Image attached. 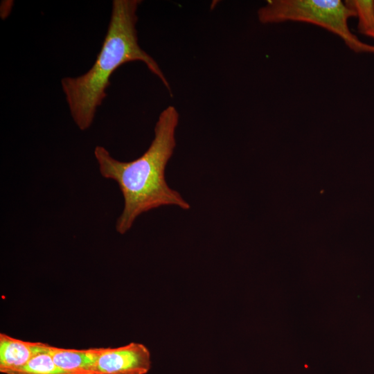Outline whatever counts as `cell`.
<instances>
[{"instance_id": "6da1fadb", "label": "cell", "mask_w": 374, "mask_h": 374, "mask_svg": "<svg viewBox=\"0 0 374 374\" xmlns=\"http://www.w3.org/2000/svg\"><path fill=\"white\" fill-rule=\"evenodd\" d=\"M179 117L174 106L163 109L155 124L150 146L132 161H118L105 147L95 148L94 157L101 176L117 183L124 199L123 211L115 225L118 233H126L141 215L151 210L166 206L190 208L189 203L166 179V166L177 144Z\"/></svg>"}, {"instance_id": "7a4b0ae2", "label": "cell", "mask_w": 374, "mask_h": 374, "mask_svg": "<svg viewBox=\"0 0 374 374\" xmlns=\"http://www.w3.org/2000/svg\"><path fill=\"white\" fill-rule=\"evenodd\" d=\"M141 3L140 0H114L107 33L93 64L81 75L61 80L71 116L81 131L92 125L97 109L107 96L111 75L127 62H143L171 93L158 63L139 44L136 26Z\"/></svg>"}, {"instance_id": "3957f363", "label": "cell", "mask_w": 374, "mask_h": 374, "mask_svg": "<svg viewBox=\"0 0 374 374\" xmlns=\"http://www.w3.org/2000/svg\"><path fill=\"white\" fill-rule=\"evenodd\" d=\"M263 24L299 21L322 27L339 36L355 53H374V45L360 41L350 30L355 12L340 0H269L257 12Z\"/></svg>"}, {"instance_id": "277c9868", "label": "cell", "mask_w": 374, "mask_h": 374, "mask_svg": "<svg viewBox=\"0 0 374 374\" xmlns=\"http://www.w3.org/2000/svg\"><path fill=\"white\" fill-rule=\"evenodd\" d=\"M148 348L132 342L117 348H105L96 364V374H147L151 368Z\"/></svg>"}, {"instance_id": "5b68a950", "label": "cell", "mask_w": 374, "mask_h": 374, "mask_svg": "<svg viewBox=\"0 0 374 374\" xmlns=\"http://www.w3.org/2000/svg\"><path fill=\"white\" fill-rule=\"evenodd\" d=\"M46 344L15 339L0 333V372L3 374L21 368L37 353L42 351Z\"/></svg>"}, {"instance_id": "8992f818", "label": "cell", "mask_w": 374, "mask_h": 374, "mask_svg": "<svg viewBox=\"0 0 374 374\" xmlns=\"http://www.w3.org/2000/svg\"><path fill=\"white\" fill-rule=\"evenodd\" d=\"M104 348L69 349L47 346L55 364L71 374H96L97 360Z\"/></svg>"}, {"instance_id": "52a82bcc", "label": "cell", "mask_w": 374, "mask_h": 374, "mask_svg": "<svg viewBox=\"0 0 374 374\" xmlns=\"http://www.w3.org/2000/svg\"><path fill=\"white\" fill-rule=\"evenodd\" d=\"M44 349L35 355L28 362L21 368L10 374H71L57 366L47 351Z\"/></svg>"}, {"instance_id": "ba28073f", "label": "cell", "mask_w": 374, "mask_h": 374, "mask_svg": "<svg viewBox=\"0 0 374 374\" xmlns=\"http://www.w3.org/2000/svg\"><path fill=\"white\" fill-rule=\"evenodd\" d=\"M345 3L358 17V31L367 35L374 31V1L348 0Z\"/></svg>"}, {"instance_id": "9c48e42d", "label": "cell", "mask_w": 374, "mask_h": 374, "mask_svg": "<svg viewBox=\"0 0 374 374\" xmlns=\"http://www.w3.org/2000/svg\"><path fill=\"white\" fill-rule=\"evenodd\" d=\"M366 36L370 37L374 39V31L368 33Z\"/></svg>"}]
</instances>
